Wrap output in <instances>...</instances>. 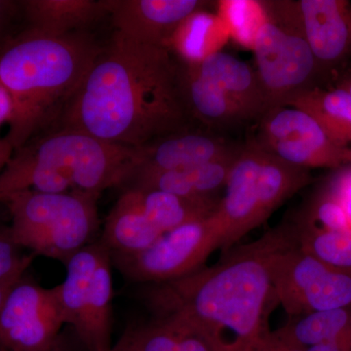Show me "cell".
Instances as JSON below:
<instances>
[{
    "mask_svg": "<svg viewBox=\"0 0 351 351\" xmlns=\"http://www.w3.org/2000/svg\"><path fill=\"white\" fill-rule=\"evenodd\" d=\"M207 3L201 0H104L115 34L169 49L178 27Z\"/></svg>",
    "mask_w": 351,
    "mask_h": 351,
    "instance_id": "4fadbf2b",
    "label": "cell"
},
{
    "mask_svg": "<svg viewBox=\"0 0 351 351\" xmlns=\"http://www.w3.org/2000/svg\"><path fill=\"white\" fill-rule=\"evenodd\" d=\"M295 243L288 221L255 241L232 247L213 267L149 284L145 302L154 317L181 323L212 351H253L269 329V311L276 302L272 263L279 252Z\"/></svg>",
    "mask_w": 351,
    "mask_h": 351,
    "instance_id": "7a4b0ae2",
    "label": "cell"
},
{
    "mask_svg": "<svg viewBox=\"0 0 351 351\" xmlns=\"http://www.w3.org/2000/svg\"><path fill=\"white\" fill-rule=\"evenodd\" d=\"M14 113V105L10 94L0 83V128L10 123Z\"/></svg>",
    "mask_w": 351,
    "mask_h": 351,
    "instance_id": "f546056e",
    "label": "cell"
},
{
    "mask_svg": "<svg viewBox=\"0 0 351 351\" xmlns=\"http://www.w3.org/2000/svg\"><path fill=\"white\" fill-rule=\"evenodd\" d=\"M101 47L82 32L27 27L0 45V83L12 98L14 151L57 123Z\"/></svg>",
    "mask_w": 351,
    "mask_h": 351,
    "instance_id": "3957f363",
    "label": "cell"
},
{
    "mask_svg": "<svg viewBox=\"0 0 351 351\" xmlns=\"http://www.w3.org/2000/svg\"><path fill=\"white\" fill-rule=\"evenodd\" d=\"M14 242L9 228L0 230V281L14 272L27 269L34 260V255H23Z\"/></svg>",
    "mask_w": 351,
    "mask_h": 351,
    "instance_id": "484cf974",
    "label": "cell"
},
{
    "mask_svg": "<svg viewBox=\"0 0 351 351\" xmlns=\"http://www.w3.org/2000/svg\"><path fill=\"white\" fill-rule=\"evenodd\" d=\"M218 15L232 36L244 47L253 49L254 43L265 21L262 1L225 0L219 2Z\"/></svg>",
    "mask_w": 351,
    "mask_h": 351,
    "instance_id": "d4e9b609",
    "label": "cell"
},
{
    "mask_svg": "<svg viewBox=\"0 0 351 351\" xmlns=\"http://www.w3.org/2000/svg\"><path fill=\"white\" fill-rule=\"evenodd\" d=\"M319 122L337 144L351 149V96L343 88L307 91L290 104Z\"/></svg>",
    "mask_w": 351,
    "mask_h": 351,
    "instance_id": "ffe728a7",
    "label": "cell"
},
{
    "mask_svg": "<svg viewBox=\"0 0 351 351\" xmlns=\"http://www.w3.org/2000/svg\"><path fill=\"white\" fill-rule=\"evenodd\" d=\"M18 12H21L19 1L0 0V45L9 38L7 29Z\"/></svg>",
    "mask_w": 351,
    "mask_h": 351,
    "instance_id": "f1b7e54d",
    "label": "cell"
},
{
    "mask_svg": "<svg viewBox=\"0 0 351 351\" xmlns=\"http://www.w3.org/2000/svg\"><path fill=\"white\" fill-rule=\"evenodd\" d=\"M234 147L211 134L184 129L137 147V164L132 174L189 169L223 156Z\"/></svg>",
    "mask_w": 351,
    "mask_h": 351,
    "instance_id": "2e32d148",
    "label": "cell"
},
{
    "mask_svg": "<svg viewBox=\"0 0 351 351\" xmlns=\"http://www.w3.org/2000/svg\"><path fill=\"white\" fill-rule=\"evenodd\" d=\"M302 32L322 66L343 62L351 52V10L343 0L297 1Z\"/></svg>",
    "mask_w": 351,
    "mask_h": 351,
    "instance_id": "5bb4252c",
    "label": "cell"
},
{
    "mask_svg": "<svg viewBox=\"0 0 351 351\" xmlns=\"http://www.w3.org/2000/svg\"><path fill=\"white\" fill-rule=\"evenodd\" d=\"M240 149L241 147H235L223 156L189 169L136 172L122 188L157 189L189 199L219 203V193L226 189Z\"/></svg>",
    "mask_w": 351,
    "mask_h": 351,
    "instance_id": "9a60e30c",
    "label": "cell"
},
{
    "mask_svg": "<svg viewBox=\"0 0 351 351\" xmlns=\"http://www.w3.org/2000/svg\"><path fill=\"white\" fill-rule=\"evenodd\" d=\"M25 270L27 269L14 272L11 276H7L3 280L0 281V311H1L2 306H3L4 302H5L7 295H8L11 289L19 280L21 277L24 276Z\"/></svg>",
    "mask_w": 351,
    "mask_h": 351,
    "instance_id": "1f68e13d",
    "label": "cell"
},
{
    "mask_svg": "<svg viewBox=\"0 0 351 351\" xmlns=\"http://www.w3.org/2000/svg\"><path fill=\"white\" fill-rule=\"evenodd\" d=\"M189 64L219 86L244 120L263 117L269 112V103L257 71L248 64L223 51Z\"/></svg>",
    "mask_w": 351,
    "mask_h": 351,
    "instance_id": "e0dca14e",
    "label": "cell"
},
{
    "mask_svg": "<svg viewBox=\"0 0 351 351\" xmlns=\"http://www.w3.org/2000/svg\"><path fill=\"white\" fill-rule=\"evenodd\" d=\"M351 223V165L341 168L326 184Z\"/></svg>",
    "mask_w": 351,
    "mask_h": 351,
    "instance_id": "4316f807",
    "label": "cell"
},
{
    "mask_svg": "<svg viewBox=\"0 0 351 351\" xmlns=\"http://www.w3.org/2000/svg\"><path fill=\"white\" fill-rule=\"evenodd\" d=\"M120 339L132 351H212L195 332L169 318L154 317L131 328Z\"/></svg>",
    "mask_w": 351,
    "mask_h": 351,
    "instance_id": "603a6c76",
    "label": "cell"
},
{
    "mask_svg": "<svg viewBox=\"0 0 351 351\" xmlns=\"http://www.w3.org/2000/svg\"><path fill=\"white\" fill-rule=\"evenodd\" d=\"M45 351H66V348H64L63 341H62L61 337L58 339L56 343H54L50 348H48L47 350Z\"/></svg>",
    "mask_w": 351,
    "mask_h": 351,
    "instance_id": "836d02e7",
    "label": "cell"
},
{
    "mask_svg": "<svg viewBox=\"0 0 351 351\" xmlns=\"http://www.w3.org/2000/svg\"><path fill=\"white\" fill-rule=\"evenodd\" d=\"M137 164L135 147L69 128L46 130L13 152L0 175V202L23 191L100 196L122 188Z\"/></svg>",
    "mask_w": 351,
    "mask_h": 351,
    "instance_id": "277c9868",
    "label": "cell"
},
{
    "mask_svg": "<svg viewBox=\"0 0 351 351\" xmlns=\"http://www.w3.org/2000/svg\"><path fill=\"white\" fill-rule=\"evenodd\" d=\"M290 317L274 332L304 350L351 335V306Z\"/></svg>",
    "mask_w": 351,
    "mask_h": 351,
    "instance_id": "7402d4cb",
    "label": "cell"
},
{
    "mask_svg": "<svg viewBox=\"0 0 351 351\" xmlns=\"http://www.w3.org/2000/svg\"><path fill=\"white\" fill-rule=\"evenodd\" d=\"M265 149L258 142L240 149L213 217L223 234V249H232L247 233L262 226L274 213L261 173Z\"/></svg>",
    "mask_w": 351,
    "mask_h": 351,
    "instance_id": "7c38bea8",
    "label": "cell"
},
{
    "mask_svg": "<svg viewBox=\"0 0 351 351\" xmlns=\"http://www.w3.org/2000/svg\"><path fill=\"white\" fill-rule=\"evenodd\" d=\"M112 263L104 242H92L66 263V279L55 287L64 324L73 327L88 351L112 348Z\"/></svg>",
    "mask_w": 351,
    "mask_h": 351,
    "instance_id": "52a82bcc",
    "label": "cell"
},
{
    "mask_svg": "<svg viewBox=\"0 0 351 351\" xmlns=\"http://www.w3.org/2000/svg\"><path fill=\"white\" fill-rule=\"evenodd\" d=\"M257 142L270 154L306 169L351 165L350 149L332 140L311 114L290 106L263 115Z\"/></svg>",
    "mask_w": 351,
    "mask_h": 351,
    "instance_id": "30bf717a",
    "label": "cell"
},
{
    "mask_svg": "<svg viewBox=\"0 0 351 351\" xmlns=\"http://www.w3.org/2000/svg\"><path fill=\"white\" fill-rule=\"evenodd\" d=\"M228 27L217 14L198 11L176 31L171 39L170 49L176 51L186 63H197L221 51L230 38Z\"/></svg>",
    "mask_w": 351,
    "mask_h": 351,
    "instance_id": "44dd1931",
    "label": "cell"
},
{
    "mask_svg": "<svg viewBox=\"0 0 351 351\" xmlns=\"http://www.w3.org/2000/svg\"><path fill=\"white\" fill-rule=\"evenodd\" d=\"M223 247V234L213 214L166 232L149 248L131 255H112V263L129 280L156 284L175 280L203 267Z\"/></svg>",
    "mask_w": 351,
    "mask_h": 351,
    "instance_id": "ba28073f",
    "label": "cell"
},
{
    "mask_svg": "<svg viewBox=\"0 0 351 351\" xmlns=\"http://www.w3.org/2000/svg\"><path fill=\"white\" fill-rule=\"evenodd\" d=\"M189 120L172 50L114 32L55 125L137 149L188 129Z\"/></svg>",
    "mask_w": 351,
    "mask_h": 351,
    "instance_id": "6da1fadb",
    "label": "cell"
},
{
    "mask_svg": "<svg viewBox=\"0 0 351 351\" xmlns=\"http://www.w3.org/2000/svg\"><path fill=\"white\" fill-rule=\"evenodd\" d=\"M64 325L56 288L25 278L11 289L0 311V351H45Z\"/></svg>",
    "mask_w": 351,
    "mask_h": 351,
    "instance_id": "8fae6325",
    "label": "cell"
},
{
    "mask_svg": "<svg viewBox=\"0 0 351 351\" xmlns=\"http://www.w3.org/2000/svg\"><path fill=\"white\" fill-rule=\"evenodd\" d=\"M180 84L189 119L219 129L245 121L219 86L200 75L193 64L180 61Z\"/></svg>",
    "mask_w": 351,
    "mask_h": 351,
    "instance_id": "ac0fdd59",
    "label": "cell"
},
{
    "mask_svg": "<svg viewBox=\"0 0 351 351\" xmlns=\"http://www.w3.org/2000/svg\"><path fill=\"white\" fill-rule=\"evenodd\" d=\"M27 27L52 34L78 32L107 14L104 0H24Z\"/></svg>",
    "mask_w": 351,
    "mask_h": 351,
    "instance_id": "d6986e66",
    "label": "cell"
},
{
    "mask_svg": "<svg viewBox=\"0 0 351 351\" xmlns=\"http://www.w3.org/2000/svg\"><path fill=\"white\" fill-rule=\"evenodd\" d=\"M290 221L300 249L328 265L351 269V228L314 230Z\"/></svg>",
    "mask_w": 351,
    "mask_h": 351,
    "instance_id": "cb8c5ba5",
    "label": "cell"
},
{
    "mask_svg": "<svg viewBox=\"0 0 351 351\" xmlns=\"http://www.w3.org/2000/svg\"><path fill=\"white\" fill-rule=\"evenodd\" d=\"M83 193L23 191L7 195L11 237L20 248L66 265L96 235L100 226L97 201Z\"/></svg>",
    "mask_w": 351,
    "mask_h": 351,
    "instance_id": "5b68a950",
    "label": "cell"
},
{
    "mask_svg": "<svg viewBox=\"0 0 351 351\" xmlns=\"http://www.w3.org/2000/svg\"><path fill=\"white\" fill-rule=\"evenodd\" d=\"M271 281L276 302L290 316L351 306V269L318 260L297 242L277 254Z\"/></svg>",
    "mask_w": 351,
    "mask_h": 351,
    "instance_id": "9c48e42d",
    "label": "cell"
},
{
    "mask_svg": "<svg viewBox=\"0 0 351 351\" xmlns=\"http://www.w3.org/2000/svg\"><path fill=\"white\" fill-rule=\"evenodd\" d=\"M306 351H351V335L330 343L311 346Z\"/></svg>",
    "mask_w": 351,
    "mask_h": 351,
    "instance_id": "4dcf8cb0",
    "label": "cell"
},
{
    "mask_svg": "<svg viewBox=\"0 0 351 351\" xmlns=\"http://www.w3.org/2000/svg\"><path fill=\"white\" fill-rule=\"evenodd\" d=\"M341 88H343V89H345L346 92H348V94L351 96V75L348 76V78L341 83Z\"/></svg>",
    "mask_w": 351,
    "mask_h": 351,
    "instance_id": "d590c367",
    "label": "cell"
},
{
    "mask_svg": "<svg viewBox=\"0 0 351 351\" xmlns=\"http://www.w3.org/2000/svg\"><path fill=\"white\" fill-rule=\"evenodd\" d=\"M110 351H132L130 348H128L125 345V343H123V341L120 339L119 343H117V345H115L114 346H112V350Z\"/></svg>",
    "mask_w": 351,
    "mask_h": 351,
    "instance_id": "e575fe53",
    "label": "cell"
},
{
    "mask_svg": "<svg viewBox=\"0 0 351 351\" xmlns=\"http://www.w3.org/2000/svg\"><path fill=\"white\" fill-rule=\"evenodd\" d=\"M14 149L5 137H0V175L12 156Z\"/></svg>",
    "mask_w": 351,
    "mask_h": 351,
    "instance_id": "d6a6232c",
    "label": "cell"
},
{
    "mask_svg": "<svg viewBox=\"0 0 351 351\" xmlns=\"http://www.w3.org/2000/svg\"><path fill=\"white\" fill-rule=\"evenodd\" d=\"M263 6L265 21L252 50L271 110L317 88L321 68L304 38L297 1H263Z\"/></svg>",
    "mask_w": 351,
    "mask_h": 351,
    "instance_id": "8992f818",
    "label": "cell"
},
{
    "mask_svg": "<svg viewBox=\"0 0 351 351\" xmlns=\"http://www.w3.org/2000/svg\"><path fill=\"white\" fill-rule=\"evenodd\" d=\"M253 351H306L300 346L293 345L276 335L274 331L267 330L258 339Z\"/></svg>",
    "mask_w": 351,
    "mask_h": 351,
    "instance_id": "83f0119b",
    "label": "cell"
}]
</instances>
